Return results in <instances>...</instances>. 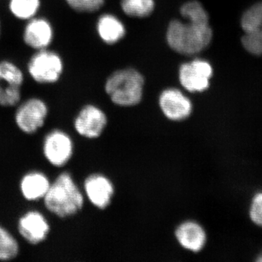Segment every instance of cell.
Masks as SVG:
<instances>
[{
    "instance_id": "obj_1",
    "label": "cell",
    "mask_w": 262,
    "mask_h": 262,
    "mask_svg": "<svg viewBox=\"0 0 262 262\" xmlns=\"http://www.w3.org/2000/svg\"><path fill=\"white\" fill-rule=\"evenodd\" d=\"M187 22L173 20L169 24L166 38L174 51L192 56L204 51L211 44L213 31L209 21L189 20Z\"/></svg>"
},
{
    "instance_id": "obj_2",
    "label": "cell",
    "mask_w": 262,
    "mask_h": 262,
    "mask_svg": "<svg viewBox=\"0 0 262 262\" xmlns=\"http://www.w3.org/2000/svg\"><path fill=\"white\" fill-rule=\"evenodd\" d=\"M43 203L50 213L60 219H67L80 213L84 196L72 174L63 171L51 182Z\"/></svg>"
},
{
    "instance_id": "obj_3",
    "label": "cell",
    "mask_w": 262,
    "mask_h": 262,
    "mask_svg": "<svg viewBox=\"0 0 262 262\" xmlns=\"http://www.w3.org/2000/svg\"><path fill=\"white\" fill-rule=\"evenodd\" d=\"M144 80L134 69L117 71L108 77L106 91L112 101L120 106H133L141 102Z\"/></svg>"
},
{
    "instance_id": "obj_4",
    "label": "cell",
    "mask_w": 262,
    "mask_h": 262,
    "mask_svg": "<svg viewBox=\"0 0 262 262\" xmlns=\"http://www.w3.org/2000/svg\"><path fill=\"white\" fill-rule=\"evenodd\" d=\"M243 47L250 54L262 56V1L251 5L242 15Z\"/></svg>"
},
{
    "instance_id": "obj_5",
    "label": "cell",
    "mask_w": 262,
    "mask_h": 262,
    "mask_svg": "<svg viewBox=\"0 0 262 262\" xmlns=\"http://www.w3.org/2000/svg\"><path fill=\"white\" fill-rule=\"evenodd\" d=\"M74 149L72 137L60 129L51 130L43 140V155L48 163L56 168H62L70 161Z\"/></svg>"
},
{
    "instance_id": "obj_6",
    "label": "cell",
    "mask_w": 262,
    "mask_h": 262,
    "mask_svg": "<svg viewBox=\"0 0 262 262\" xmlns=\"http://www.w3.org/2000/svg\"><path fill=\"white\" fill-rule=\"evenodd\" d=\"M48 114V106L44 101L39 98H31L17 110L15 124L24 134H34L45 125Z\"/></svg>"
},
{
    "instance_id": "obj_7",
    "label": "cell",
    "mask_w": 262,
    "mask_h": 262,
    "mask_svg": "<svg viewBox=\"0 0 262 262\" xmlns=\"http://www.w3.org/2000/svg\"><path fill=\"white\" fill-rule=\"evenodd\" d=\"M213 68L208 61L196 59L181 66L179 80L183 87L191 93L203 92L209 88Z\"/></svg>"
},
{
    "instance_id": "obj_8",
    "label": "cell",
    "mask_w": 262,
    "mask_h": 262,
    "mask_svg": "<svg viewBox=\"0 0 262 262\" xmlns=\"http://www.w3.org/2000/svg\"><path fill=\"white\" fill-rule=\"evenodd\" d=\"M63 65L60 57L53 52L40 50L29 62V71L39 83L56 82L61 75Z\"/></svg>"
},
{
    "instance_id": "obj_9",
    "label": "cell",
    "mask_w": 262,
    "mask_h": 262,
    "mask_svg": "<svg viewBox=\"0 0 262 262\" xmlns=\"http://www.w3.org/2000/svg\"><path fill=\"white\" fill-rule=\"evenodd\" d=\"M23 74L18 67L8 61L0 63V105L13 106L20 101Z\"/></svg>"
},
{
    "instance_id": "obj_10",
    "label": "cell",
    "mask_w": 262,
    "mask_h": 262,
    "mask_svg": "<svg viewBox=\"0 0 262 262\" xmlns=\"http://www.w3.org/2000/svg\"><path fill=\"white\" fill-rule=\"evenodd\" d=\"M17 229L22 238L28 244H42L48 238L51 231V225L40 211L32 210L26 212L19 218Z\"/></svg>"
},
{
    "instance_id": "obj_11",
    "label": "cell",
    "mask_w": 262,
    "mask_h": 262,
    "mask_svg": "<svg viewBox=\"0 0 262 262\" xmlns=\"http://www.w3.org/2000/svg\"><path fill=\"white\" fill-rule=\"evenodd\" d=\"M107 122L106 114L101 108L90 104L84 106L76 117L74 128L85 139H98L106 128Z\"/></svg>"
},
{
    "instance_id": "obj_12",
    "label": "cell",
    "mask_w": 262,
    "mask_h": 262,
    "mask_svg": "<svg viewBox=\"0 0 262 262\" xmlns=\"http://www.w3.org/2000/svg\"><path fill=\"white\" fill-rule=\"evenodd\" d=\"M159 105L164 116L173 122L183 121L192 113V101L178 89L163 91L160 96Z\"/></svg>"
},
{
    "instance_id": "obj_13",
    "label": "cell",
    "mask_w": 262,
    "mask_h": 262,
    "mask_svg": "<svg viewBox=\"0 0 262 262\" xmlns=\"http://www.w3.org/2000/svg\"><path fill=\"white\" fill-rule=\"evenodd\" d=\"M84 195L98 209H105L111 204L115 194L113 183L106 176L93 173L84 181Z\"/></svg>"
},
{
    "instance_id": "obj_14",
    "label": "cell",
    "mask_w": 262,
    "mask_h": 262,
    "mask_svg": "<svg viewBox=\"0 0 262 262\" xmlns=\"http://www.w3.org/2000/svg\"><path fill=\"white\" fill-rule=\"evenodd\" d=\"M175 237L183 248L194 253L202 251L207 242L206 230L194 221H186L181 223L176 229Z\"/></svg>"
},
{
    "instance_id": "obj_15",
    "label": "cell",
    "mask_w": 262,
    "mask_h": 262,
    "mask_svg": "<svg viewBox=\"0 0 262 262\" xmlns=\"http://www.w3.org/2000/svg\"><path fill=\"white\" fill-rule=\"evenodd\" d=\"M51 180L42 172L33 170L24 174L20 181L19 188L26 201L34 202L43 200L50 187Z\"/></svg>"
},
{
    "instance_id": "obj_16",
    "label": "cell",
    "mask_w": 262,
    "mask_h": 262,
    "mask_svg": "<svg viewBox=\"0 0 262 262\" xmlns=\"http://www.w3.org/2000/svg\"><path fill=\"white\" fill-rule=\"evenodd\" d=\"M24 41L34 49L43 50L48 47L53 39L51 24L45 19L31 20L24 31Z\"/></svg>"
},
{
    "instance_id": "obj_17",
    "label": "cell",
    "mask_w": 262,
    "mask_h": 262,
    "mask_svg": "<svg viewBox=\"0 0 262 262\" xmlns=\"http://www.w3.org/2000/svg\"><path fill=\"white\" fill-rule=\"evenodd\" d=\"M98 34L105 42L114 44L125 36V29L123 24L113 15H103L98 20Z\"/></svg>"
},
{
    "instance_id": "obj_18",
    "label": "cell",
    "mask_w": 262,
    "mask_h": 262,
    "mask_svg": "<svg viewBox=\"0 0 262 262\" xmlns=\"http://www.w3.org/2000/svg\"><path fill=\"white\" fill-rule=\"evenodd\" d=\"M19 251L18 241L8 229L0 226V261L14 259L18 256Z\"/></svg>"
},
{
    "instance_id": "obj_19",
    "label": "cell",
    "mask_w": 262,
    "mask_h": 262,
    "mask_svg": "<svg viewBox=\"0 0 262 262\" xmlns=\"http://www.w3.org/2000/svg\"><path fill=\"white\" fill-rule=\"evenodd\" d=\"M122 9L129 16L144 18L151 14L155 8L154 0H122Z\"/></svg>"
},
{
    "instance_id": "obj_20",
    "label": "cell",
    "mask_w": 262,
    "mask_h": 262,
    "mask_svg": "<svg viewBox=\"0 0 262 262\" xmlns=\"http://www.w3.org/2000/svg\"><path fill=\"white\" fill-rule=\"evenodd\" d=\"M39 0H10V8L17 18L29 19L37 13Z\"/></svg>"
},
{
    "instance_id": "obj_21",
    "label": "cell",
    "mask_w": 262,
    "mask_h": 262,
    "mask_svg": "<svg viewBox=\"0 0 262 262\" xmlns=\"http://www.w3.org/2000/svg\"><path fill=\"white\" fill-rule=\"evenodd\" d=\"M181 14L189 20L209 21V16L203 5L198 1L187 2L181 8Z\"/></svg>"
},
{
    "instance_id": "obj_22",
    "label": "cell",
    "mask_w": 262,
    "mask_h": 262,
    "mask_svg": "<svg viewBox=\"0 0 262 262\" xmlns=\"http://www.w3.org/2000/svg\"><path fill=\"white\" fill-rule=\"evenodd\" d=\"M248 215L252 223L262 227V191L255 193L251 199Z\"/></svg>"
},
{
    "instance_id": "obj_23",
    "label": "cell",
    "mask_w": 262,
    "mask_h": 262,
    "mask_svg": "<svg viewBox=\"0 0 262 262\" xmlns=\"http://www.w3.org/2000/svg\"><path fill=\"white\" fill-rule=\"evenodd\" d=\"M74 10L79 12H95L102 7L105 0H67Z\"/></svg>"
},
{
    "instance_id": "obj_24",
    "label": "cell",
    "mask_w": 262,
    "mask_h": 262,
    "mask_svg": "<svg viewBox=\"0 0 262 262\" xmlns=\"http://www.w3.org/2000/svg\"><path fill=\"white\" fill-rule=\"evenodd\" d=\"M256 261L262 262V251H261V253L258 255L257 257H256Z\"/></svg>"
}]
</instances>
